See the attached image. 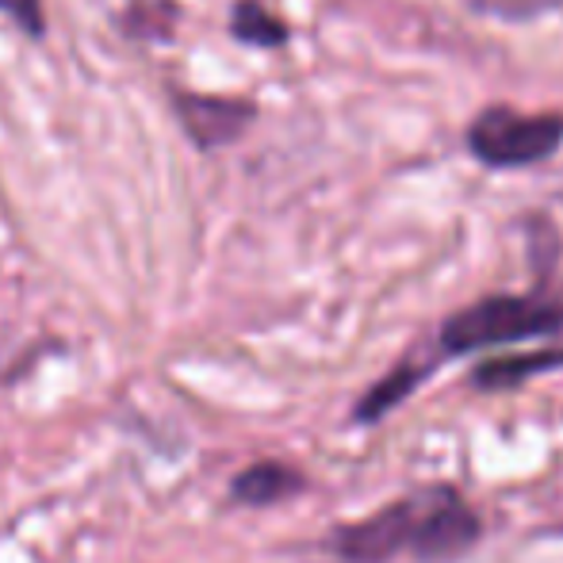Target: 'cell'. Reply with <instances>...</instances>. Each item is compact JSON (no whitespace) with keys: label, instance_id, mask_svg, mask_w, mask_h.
<instances>
[{"label":"cell","instance_id":"cell-3","mask_svg":"<svg viewBox=\"0 0 563 563\" xmlns=\"http://www.w3.org/2000/svg\"><path fill=\"white\" fill-rule=\"evenodd\" d=\"M563 142V115H521L514 108H487L467 131V146L479 162L498 169L537 165Z\"/></svg>","mask_w":563,"mask_h":563},{"label":"cell","instance_id":"cell-2","mask_svg":"<svg viewBox=\"0 0 563 563\" xmlns=\"http://www.w3.org/2000/svg\"><path fill=\"white\" fill-rule=\"evenodd\" d=\"M563 330V303L549 296H487L441 322L438 345L445 356H467L510 341L549 338Z\"/></svg>","mask_w":563,"mask_h":563},{"label":"cell","instance_id":"cell-4","mask_svg":"<svg viewBox=\"0 0 563 563\" xmlns=\"http://www.w3.org/2000/svg\"><path fill=\"white\" fill-rule=\"evenodd\" d=\"M173 112H177L185 134L196 150H223L245 134V126L257 119V104L245 97H219V92L169 89Z\"/></svg>","mask_w":563,"mask_h":563},{"label":"cell","instance_id":"cell-9","mask_svg":"<svg viewBox=\"0 0 563 563\" xmlns=\"http://www.w3.org/2000/svg\"><path fill=\"white\" fill-rule=\"evenodd\" d=\"M0 15L15 23L27 38L46 35V8L43 0H0Z\"/></svg>","mask_w":563,"mask_h":563},{"label":"cell","instance_id":"cell-8","mask_svg":"<svg viewBox=\"0 0 563 563\" xmlns=\"http://www.w3.org/2000/svg\"><path fill=\"white\" fill-rule=\"evenodd\" d=\"M230 35L245 46L273 51V46L288 43V23L268 12L261 0H234V8H230Z\"/></svg>","mask_w":563,"mask_h":563},{"label":"cell","instance_id":"cell-6","mask_svg":"<svg viewBox=\"0 0 563 563\" xmlns=\"http://www.w3.org/2000/svg\"><path fill=\"white\" fill-rule=\"evenodd\" d=\"M433 372V361H415V356H402L387 376H379L361 399L353 402V422L356 426H376L391 415L399 402H407L418 387L430 379Z\"/></svg>","mask_w":563,"mask_h":563},{"label":"cell","instance_id":"cell-7","mask_svg":"<svg viewBox=\"0 0 563 563\" xmlns=\"http://www.w3.org/2000/svg\"><path fill=\"white\" fill-rule=\"evenodd\" d=\"M563 368V349H537V353H514V356H490L475 364L472 387L483 395L490 391H518L526 379L544 376V372Z\"/></svg>","mask_w":563,"mask_h":563},{"label":"cell","instance_id":"cell-1","mask_svg":"<svg viewBox=\"0 0 563 563\" xmlns=\"http://www.w3.org/2000/svg\"><path fill=\"white\" fill-rule=\"evenodd\" d=\"M483 518L452 483H430L322 541L338 563H452L479 544Z\"/></svg>","mask_w":563,"mask_h":563},{"label":"cell","instance_id":"cell-5","mask_svg":"<svg viewBox=\"0 0 563 563\" xmlns=\"http://www.w3.org/2000/svg\"><path fill=\"white\" fill-rule=\"evenodd\" d=\"M307 490V475L299 467L284 464V460H257V464L242 467L230 479L227 498L234 506H250V510H265V506L291 503L296 495Z\"/></svg>","mask_w":563,"mask_h":563}]
</instances>
